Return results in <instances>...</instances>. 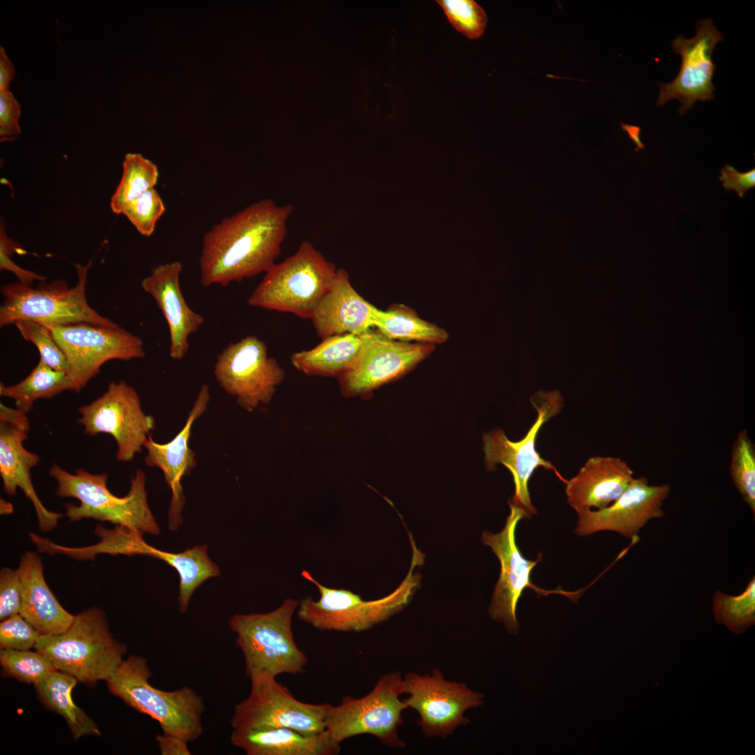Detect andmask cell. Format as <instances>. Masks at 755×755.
<instances>
[{"label":"cell","instance_id":"obj_1","mask_svg":"<svg viewBox=\"0 0 755 755\" xmlns=\"http://www.w3.org/2000/svg\"><path fill=\"white\" fill-rule=\"evenodd\" d=\"M292 204L264 199L224 217L203 236L202 286H227L268 271L281 252Z\"/></svg>","mask_w":755,"mask_h":755},{"label":"cell","instance_id":"obj_22","mask_svg":"<svg viewBox=\"0 0 755 755\" xmlns=\"http://www.w3.org/2000/svg\"><path fill=\"white\" fill-rule=\"evenodd\" d=\"M182 265L179 261L160 264L144 278L141 287L155 301L166 320L170 336V357L180 360L187 354L189 336L204 322L203 317L194 311L182 294L180 277Z\"/></svg>","mask_w":755,"mask_h":755},{"label":"cell","instance_id":"obj_43","mask_svg":"<svg viewBox=\"0 0 755 755\" xmlns=\"http://www.w3.org/2000/svg\"><path fill=\"white\" fill-rule=\"evenodd\" d=\"M719 171V180L725 189V193L733 189L742 199L745 192L755 187L754 168L742 173L734 166L726 164Z\"/></svg>","mask_w":755,"mask_h":755},{"label":"cell","instance_id":"obj_5","mask_svg":"<svg viewBox=\"0 0 755 755\" xmlns=\"http://www.w3.org/2000/svg\"><path fill=\"white\" fill-rule=\"evenodd\" d=\"M34 649L56 670L93 684L107 680L122 662L127 647L109 629L104 612L93 607L75 615L63 633L41 635Z\"/></svg>","mask_w":755,"mask_h":755},{"label":"cell","instance_id":"obj_34","mask_svg":"<svg viewBox=\"0 0 755 755\" xmlns=\"http://www.w3.org/2000/svg\"><path fill=\"white\" fill-rule=\"evenodd\" d=\"M729 474L742 501L755 516V445L747 429L738 432L733 443Z\"/></svg>","mask_w":755,"mask_h":755},{"label":"cell","instance_id":"obj_15","mask_svg":"<svg viewBox=\"0 0 755 755\" xmlns=\"http://www.w3.org/2000/svg\"><path fill=\"white\" fill-rule=\"evenodd\" d=\"M78 422L85 434L107 433L115 439L120 461H130L141 452L155 426L154 417L142 409L136 389L124 381L110 383L106 391L79 408Z\"/></svg>","mask_w":755,"mask_h":755},{"label":"cell","instance_id":"obj_6","mask_svg":"<svg viewBox=\"0 0 755 755\" xmlns=\"http://www.w3.org/2000/svg\"><path fill=\"white\" fill-rule=\"evenodd\" d=\"M337 269L312 243L303 241L294 254L265 273L247 303L310 319L330 289Z\"/></svg>","mask_w":755,"mask_h":755},{"label":"cell","instance_id":"obj_8","mask_svg":"<svg viewBox=\"0 0 755 755\" xmlns=\"http://www.w3.org/2000/svg\"><path fill=\"white\" fill-rule=\"evenodd\" d=\"M91 265V261L85 266L75 265L78 282L71 288L63 280L48 284L43 281L36 288L20 282L3 285L0 326L14 324L20 319L32 320L47 327L78 322L117 326L88 303L86 285Z\"/></svg>","mask_w":755,"mask_h":755},{"label":"cell","instance_id":"obj_46","mask_svg":"<svg viewBox=\"0 0 755 755\" xmlns=\"http://www.w3.org/2000/svg\"><path fill=\"white\" fill-rule=\"evenodd\" d=\"M621 127L628 134V137L636 144L635 152L645 149V145L640 138V127L624 123H621Z\"/></svg>","mask_w":755,"mask_h":755},{"label":"cell","instance_id":"obj_24","mask_svg":"<svg viewBox=\"0 0 755 755\" xmlns=\"http://www.w3.org/2000/svg\"><path fill=\"white\" fill-rule=\"evenodd\" d=\"M633 479V470L620 458L592 456L567 480V501L577 514L593 508L603 509L615 501Z\"/></svg>","mask_w":755,"mask_h":755},{"label":"cell","instance_id":"obj_21","mask_svg":"<svg viewBox=\"0 0 755 755\" xmlns=\"http://www.w3.org/2000/svg\"><path fill=\"white\" fill-rule=\"evenodd\" d=\"M210 398L209 387L201 386L183 428L170 441L159 443L149 436L144 443L147 451L145 462L148 466L159 468L171 490L168 510V527L177 529L183 522L182 515L185 502L182 480L195 468V453L189 447L192 428L206 410Z\"/></svg>","mask_w":755,"mask_h":755},{"label":"cell","instance_id":"obj_39","mask_svg":"<svg viewBox=\"0 0 755 755\" xmlns=\"http://www.w3.org/2000/svg\"><path fill=\"white\" fill-rule=\"evenodd\" d=\"M41 635L20 614L0 624L1 649L27 650L34 647Z\"/></svg>","mask_w":755,"mask_h":755},{"label":"cell","instance_id":"obj_42","mask_svg":"<svg viewBox=\"0 0 755 755\" xmlns=\"http://www.w3.org/2000/svg\"><path fill=\"white\" fill-rule=\"evenodd\" d=\"M20 105L8 90L0 91V138L8 141L20 134Z\"/></svg>","mask_w":755,"mask_h":755},{"label":"cell","instance_id":"obj_41","mask_svg":"<svg viewBox=\"0 0 755 755\" xmlns=\"http://www.w3.org/2000/svg\"><path fill=\"white\" fill-rule=\"evenodd\" d=\"M20 251L19 243L8 238L6 233L4 222L0 225V269L13 273L19 282L31 285L35 280L45 281L46 278L33 271L22 268L10 259L15 251Z\"/></svg>","mask_w":755,"mask_h":755},{"label":"cell","instance_id":"obj_44","mask_svg":"<svg viewBox=\"0 0 755 755\" xmlns=\"http://www.w3.org/2000/svg\"><path fill=\"white\" fill-rule=\"evenodd\" d=\"M160 753L162 755H190L191 752L188 747L189 742L186 740L173 736L162 733L156 737Z\"/></svg>","mask_w":755,"mask_h":755},{"label":"cell","instance_id":"obj_2","mask_svg":"<svg viewBox=\"0 0 755 755\" xmlns=\"http://www.w3.org/2000/svg\"><path fill=\"white\" fill-rule=\"evenodd\" d=\"M412 559L409 570L399 586L380 599L366 601L350 590L322 585L308 570L301 575L313 583L319 592L317 601L311 597L299 603L297 616L319 631L361 632L368 630L405 607L420 586L421 576L417 570L424 564V554L410 536Z\"/></svg>","mask_w":755,"mask_h":755},{"label":"cell","instance_id":"obj_37","mask_svg":"<svg viewBox=\"0 0 755 755\" xmlns=\"http://www.w3.org/2000/svg\"><path fill=\"white\" fill-rule=\"evenodd\" d=\"M21 336L32 343L38 349L40 360L50 368L60 371H67L66 358L54 339L49 328L37 322L20 319L14 323Z\"/></svg>","mask_w":755,"mask_h":755},{"label":"cell","instance_id":"obj_17","mask_svg":"<svg viewBox=\"0 0 755 755\" xmlns=\"http://www.w3.org/2000/svg\"><path fill=\"white\" fill-rule=\"evenodd\" d=\"M403 688L404 693L409 695L404 700L407 707L418 712L419 724L427 737H447L459 726L470 722L464 717L466 710L482 704V694L463 683L445 680L438 669L431 675L407 673Z\"/></svg>","mask_w":755,"mask_h":755},{"label":"cell","instance_id":"obj_30","mask_svg":"<svg viewBox=\"0 0 755 755\" xmlns=\"http://www.w3.org/2000/svg\"><path fill=\"white\" fill-rule=\"evenodd\" d=\"M65 390H71L67 373L56 371L41 360L20 382L0 384L1 396L12 398L17 408L27 412L36 400L52 398Z\"/></svg>","mask_w":755,"mask_h":755},{"label":"cell","instance_id":"obj_27","mask_svg":"<svg viewBox=\"0 0 755 755\" xmlns=\"http://www.w3.org/2000/svg\"><path fill=\"white\" fill-rule=\"evenodd\" d=\"M231 743L247 755H337L340 745L327 732L305 735L288 728L232 730Z\"/></svg>","mask_w":755,"mask_h":755},{"label":"cell","instance_id":"obj_14","mask_svg":"<svg viewBox=\"0 0 755 755\" xmlns=\"http://www.w3.org/2000/svg\"><path fill=\"white\" fill-rule=\"evenodd\" d=\"M213 372L220 386L250 412L268 404L285 377L277 360L268 357L266 345L255 336L226 346L217 356Z\"/></svg>","mask_w":755,"mask_h":755},{"label":"cell","instance_id":"obj_20","mask_svg":"<svg viewBox=\"0 0 755 755\" xmlns=\"http://www.w3.org/2000/svg\"><path fill=\"white\" fill-rule=\"evenodd\" d=\"M30 429L27 412L0 404V475L4 491L10 496L20 488L31 502L41 531L57 526L62 514L48 510L38 496L31 479V470L39 456L23 445Z\"/></svg>","mask_w":755,"mask_h":755},{"label":"cell","instance_id":"obj_36","mask_svg":"<svg viewBox=\"0 0 755 755\" xmlns=\"http://www.w3.org/2000/svg\"><path fill=\"white\" fill-rule=\"evenodd\" d=\"M448 20L459 32L470 39L480 38L486 27L484 10L473 0H438Z\"/></svg>","mask_w":755,"mask_h":755},{"label":"cell","instance_id":"obj_25","mask_svg":"<svg viewBox=\"0 0 755 755\" xmlns=\"http://www.w3.org/2000/svg\"><path fill=\"white\" fill-rule=\"evenodd\" d=\"M17 568L23 587L20 614L41 635L64 632L75 615L62 607L48 586L41 556L33 552H25Z\"/></svg>","mask_w":755,"mask_h":755},{"label":"cell","instance_id":"obj_11","mask_svg":"<svg viewBox=\"0 0 755 755\" xmlns=\"http://www.w3.org/2000/svg\"><path fill=\"white\" fill-rule=\"evenodd\" d=\"M249 678L250 692L234 707L232 730L288 728L305 735L325 731L324 717L329 703L299 700L268 673H257Z\"/></svg>","mask_w":755,"mask_h":755},{"label":"cell","instance_id":"obj_29","mask_svg":"<svg viewBox=\"0 0 755 755\" xmlns=\"http://www.w3.org/2000/svg\"><path fill=\"white\" fill-rule=\"evenodd\" d=\"M77 682L74 677L56 670L34 686L41 703L64 718L75 740L101 735L93 719L72 700L71 692Z\"/></svg>","mask_w":755,"mask_h":755},{"label":"cell","instance_id":"obj_26","mask_svg":"<svg viewBox=\"0 0 755 755\" xmlns=\"http://www.w3.org/2000/svg\"><path fill=\"white\" fill-rule=\"evenodd\" d=\"M143 535L138 531H131L128 534L125 555L149 556L173 567L180 577L178 609L181 613H185L196 589L207 580L220 575L218 566L208 556L205 545H196L181 552H169L148 545Z\"/></svg>","mask_w":755,"mask_h":755},{"label":"cell","instance_id":"obj_4","mask_svg":"<svg viewBox=\"0 0 755 755\" xmlns=\"http://www.w3.org/2000/svg\"><path fill=\"white\" fill-rule=\"evenodd\" d=\"M151 674L145 658L130 656L106 680L107 686L127 705L156 720L163 733L189 743L197 740L203 731L201 696L187 686L173 691L157 689L150 684Z\"/></svg>","mask_w":755,"mask_h":755},{"label":"cell","instance_id":"obj_35","mask_svg":"<svg viewBox=\"0 0 755 755\" xmlns=\"http://www.w3.org/2000/svg\"><path fill=\"white\" fill-rule=\"evenodd\" d=\"M0 663L7 676L34 685L56 670L51 661L36 650L1 649Z\"/></svg>","mask_w":755,"mask_h":755},{"label":"cell","instance_id":"obj_40","mask_svg":"<svg viewBox=\"0 0 755 755\" xmlns=\"http://www.w3.org/2000/svg\"><path fill=\"white\" fill-rule=\"evenodd\" d=\"M23 587L18 568H3L0 572V619L20 614Z\"/></svg>","mask_w":755,"mask_h":755},{"label":"cell","instance_id":"obj_13","mask_svg":"<svg viewBox=\"0 0 755 755\" xmlns=\"http://www.w3.org/2000/svg\"><path fill=\"white\" fill-rule=\"evenodd\" d=\"M524 518H528L526 512L510 503V514L503 529L496 533L484 531L482 534V542L491 548L501 565L498 580L489 606V613L493 619L503 623L511 633L518 631L519 622L516 614L517 603L523 591L527 588L535 591L538 597L558 594L575 602L580 596L579 591L568 592L562 589L548 591L531 582V572L541 559L528 560L524 557L517 547L515 531L519 522Z\"/></svg>","mask_w":755,"mask_h":755},{"label":"cell","instance_id":"obj_19","mask_svg":"<svg viewBox=\"0 0 755 755\" xmlns=\"http://www.w3.org/2000/svg\"><path fill=\"white\" fill-rule=\"evenodd\" d=\"M670 490L669 484L652 485L645 477H634L624 492L607 507L578 513L575 533L587 536L613 531L634 538L649 521L665 516L663 507Z\"/></svg>","mask_w":755,"mask_h":755},{"label":"cell","instance_id":"obj_7","mask_svg":"<svg viewBox=\"0 0 755 755\" xmlns=\"http://www.w3.org/2000/svg\"><path fill=\"white\" fill-rule=\"evenodd\" d=\"M299 603L288 598L271 612L236 614L230 618L229 624L236 634L248 677L257 673L277 677L305 672L308 658L296 645L292 626Z\"/></svg>","mask_w":755,"mask_h":755},{"label":"cell","instance_id":"obj_31","mask_svg":"<svg viewBox=\"0 0 755 755\" xmlns=\"http://www.w3.org/2000/svg\"><path fill=\"white\" fill-rule=\"evenodd\" d=\"M377 331L385 337L402 342L417 340L441 343L448 338L443 329L424 321L403 305L381 310L375 322Z\"/></svg>","mask_w":755,"mask_h":755},{"label":"cell","instance_id":"obj_16","mask_svg":"<svg viewBox=\"0 0 755 755\" xmlns=\"http://www.w3.org/2000/svg\"><path fill=\"white\" fill-rule=\"evenodd\" d=\"M361 337L362 345L357 358L337 378L344 398L368 397L375 389L403 376L433 349L429 343L395 340L371 329Z\"/></svg>","mask_w":755,"mask_h":755},{"label":"cell","instance_id":"obj_32","mask_svg":"<svg viewBox=\"0 0 755 755\" xmlns=\"http://www.w3.org/2000/svg\"><path fill=\"white\" fill-rule=\"evenodd\" d=\"M121 180L113 194L110 206L115 214L144 192L154 188L159 178L155 164L138 153H128L122 163Z\"/></svg>","mask_w":755,"mask_h":755},{"label":"cell","instance_id":"obj_3","mask_svg":"<svg viewBox=\"0 0 755 755\" xmlns=\"http://www.w3.org/2000/svg\"><path fill=\"white\" fill-rule=\"evenodd\" d=\"M49 473L57 483L58 496L75 498L80 501L78 505L70 503L64 505L65 516L71 522L92 518L143 533H160L148 505L146 477L143 470H136L129 491L122 497L115 496L108 489L106 473L93 474L83 468L71 473L57 464L51 467Z\"/></svg>","mask_w":755,"mask_h":755},{"label":"cell","instance_id":"obj_28","mask_svg":"<svg viewBox=\"0 0 755 755\" xmlns=\"http://www.w3.org/2000/svg\"><path fill=\"white\" fill-rule=\"evenodd\" d=\"M361 345V335L332 336L310 350L294 352L290 359L306 375L338 378L353 364Z\"/></svg>","mask_w":755,"mask_h":755},{"label":"cell","instance_id":"obj_45","mask_svg":"<svg viewBox=\"0 0 755 755\" xmlns=\"http://www.w3.org/2000/svg\"><path fill=\"white\" fill-rule=\"evenodd\" d=\"M15 68L8 59L4 48L0 47V91L8 90L15 77Z\"/></svg>","mask_w":755,"mask_h":755},{"label":"cell","instance_id":"obj_33","mask_svg":"<svg viewBox=\"0 0 755 755\" xmlns=\"http://www.w3.org/2000/svg\"><path fill=\"white\" fill-rule=\"evenodd\" d=\"M712 613L719 624L740 635L755 624V577L749 581L744 591L733 596L716 590L712 596Z\"/></svg>","mask_w":755,"mask_h":755},{"label":"cell","instance_id":"obj_12","mask_svg":"<svg viewBox=\"0 0 755 755\" xmlns=\"http://www.w3.org/2000/svg\"><path fill=\"white\" fill-rule=\"evenodd\" d=\"M48 328L66 358L71 391H80L108 361L145 356L142 339L119 326L78 322Z\"/></svg>","mask_w":755,"mask_h":755},{"label":"cell","instance_id":"obj_23","mask_svg":"<svg viewBox=\"0 0 755 755\" xmlns=\"http://www.w3.org/2000/svg\"><path fill=\"white\" fill-rule=\"evenodd\" d=\"M380 311L356 291L347 271L338 268L310 319L322 339L347 333L360 336L374 327Z\"/></svg>","mask_w":755,"mask_h":755},{"label":"cell","instance_id":"obj_10","mask_svg":"<svg viewBox=\"0 0 755 755\" xmlns=\"http://www.w3.org/2000/svg\"><path fill=\"white\" fill-rule=\"evenodd\" d=\"M531 401L537 412V418L524 437L518 441L509 440L501 429L483 435V451L487 470H493L497 463L505 466L511 473L515 484L512 504L523 509L528 518L537 512L533 505L528 490L529 480L538 467L552 470L563 483L566 480L549 461L543 459L535 449L537 436L542 425L559 414L563 401L557 391H539Z\"/></svg>","mask_w":755,"mask_h":755},{"label":"cell","instance_id":"obj_9","mask_svg":"<svg viewBox=\"0 0 755 755\" xmlns=\"http://www.w3.org/2000/svg\"><path fill=\"white\" fill-rule=\"evenodd\" d=\"M404 693L400 672L382 675L374 688L361 698L345 696L335 706L329 704L324 728L331 740L340 745L350 738L368 734L383 745L403 748L405 744L398 735L403 724V711L408 708L400 696Z\"/></svg>","mask_w":755,"mask_h":755},{"label":"cell","instance_id":"obj_18","mask_svg":"<svg viewBox=\"0 0 755 755\" xmlns=\"http://www.w3.org/2000/svg\"><path fill=\"white\" fill-rule=\"evenodd\" d=\"M696 31L691 38L678 36L673 41V52L681 56L680 69L672 81L657 83L659 94L656 105L663 106L670 100L677 99L680 102V115L691 109L696 101H705L714 97L712 77L716 66L712 54L716 45L724 38L711 19L698 20Z\"/></svg>","mask_w":755,"mask_h":755},{"label":"cell","instance_id":"obj_38","mask_svg":"<svg viewBox=\"0 0 755 755\" xmlns=\"http://www.w3.org/2000/svg\"><path fill=\"white\" fill-rule=\"evenodd\" d=\"M165 210L164 203L154 187L129 203L122 214L128 218L141 235L150 236Z\"/></svg>","mask_w":755,"mask_h":755}]
</instances>
